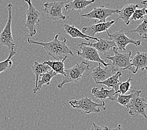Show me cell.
I'll list each match as a JSON object with an SVG mask.
<instances>
[{"instance_id":"obj_14","label":"cell","mask_w":147,"mask_h":130,"mask_svg":"<svg viewBox=\"0 0 147 130\" xmlns=\"http://www.w3.org/2000/svg\"><path fill=\"white\" fill-rule=\"evenodd\" d=\"M83 44L89 46L91 47L94 48L96 49L98 53H101V54L105 55L106 56L107 53H108L110 49L115 47V43L113 41H109L108 39L100 38L98 41L95 43H82Z\"/></svg>"},{"instance_id":"obj_13","label":"cell","mask_w":147,"mask_h":130,"mask_svg":"<svg viewBox=\"0 0 147 130\" xmlns=\"http://www.w3.org/2000/svg\"><path fill=\"white\" fill-rule=\"evenodd\" d=\"M116 20L107 21L105 23H98L95 25H92L86 27H83L82 29V33L87 36H91V37H94L96 33L106 32L108 33V29L111 26L115 24Z\"/></svg>"},{"instance_id":"obj_25","label":"cell","mask_w":147,"mask_h":130,"mask_svg":"<svg viewBox=\"0 0 147 130\" xmlns=\"http://www.w3.org/2000/svg\"><path fill=\"white\" fill-rule=\"evenodd\" d=\"M16 51H11L9 52V56L7 59L4 61L0 62V73L3 71H6L10 68L13 65V61L11 60V58L16 55Z\"/></svg>"},{"instance_id":"obj_4","label":"cell","mask_w":147,"mask_h":130,"mask_svg":"<svg viewBox=\"0 0 147 130\" xmlns=\"http://www.w3.org/2000/svg\"><path fill=\"white\" fill-rule=\"evenodd\" d=\"M69 103L73 108L81 109L86 114L101 113L100 108L104 110L106 109L105 101H102V103H97L88 97H83L79 100L72 99Z\"/></svg>"},{"instance_id":"obj_20","label":"cell","mask_w":147,"mask_h":130,"mask_svg":"<svg viewBox=\"0 0 147 130\" xmlns=\"http://www.w3.org/2000/svg\"><path fill=\"white\" fill-rule=\"evenodd\" d=\"M122 75L121 72L120 71H117L115 74L110 76L109 78L105 80L104 81L100 82L98 84L99 85H106L107 87L108 88H112L115 91V93L118 91L119 88V85L120 84L119 81V78L121 77Z\"/></svg>"},{"instance_id":"obj_30","label":"cell","mask_w":147,"mask_h":130,"mask_svg":"<svg viewBox=\"0 0 147 130\" xmlns=\"http://www.w3.org/2000/svg\"><path fill=\"white\" fill-rule=\"evenodd\" d=\"M108 130H124V129H123V128H122V126H121V125H118V126H117L116 128H114V129H110V128H108Z\"/></svg>"},{"instance_id":"obj_1","label":"cell","mask_w":147,"mask_h":130,"mask_svg":"<svg viewBox=\"0 0 147 130\" xmlns=\"http://www.w3.org/2000/svg\"><path fill=\"white\" fill-rule=\"evenodd\" d=\"M59 35L56 34L54 39L52 41L48 43L38 42L35 40L27 38V42L29 44H34L42 46L47 53L49 56H52L55 61H61L63 58H67L68 56H74L73 52L66 44V38L59 39Z\"/></svg>"},{"instance_id":"obj_27","label":"cell","mask_w":147,"mask_h":130,"mask_svg":"<svg viewBox=\"0 0 147 130\" xmlns=\"http://www.w3.org/2000/svg\"><path fill=\"white\" fill-rule=\"evenodd\" d=\"M132 80L131 78L129 77L128 79L125 82H120L119 85L118 90L116 92V94L119 95H125L126 92H128L131 88V81Z\"/></svg>"},{"instance_id":"obj_7","label":"cell","mask_w":147,"mask_h":130,"mask_svg":"<svg viewBox=\"0 0 147 130\" xmlns=\"http://www.w3.org/2000/svg\"><path fill=\"white\" fill-rule=\"evenodd\" d=\"M67 3V1H52L44 3L43 11L47 18L52 21L65 19L66 16L63 15L62 8Z\"/></svg>"},{"instance_id":"obj_19","label":"cell","mask_w":147,"mask_h":130,"mask_svg":"<svg viewBox=\"0 0 147 130\" xmlns=\"http://www.w3.org/2000/svg\"><path fill=\"white\" fill-rule=\"evenodd\" d=\"M95 0H72L71 2H68L65 5V9L66 11L77 10L81 12L84 10L87 6L94 3Z\"/></svg>"},{"instance_id":"obj_22","label":"cell","mask_w":147,"mask_h":130,"mask_svg":"<svg viewBox=\"0 0 147 130\" xmlns=\"http://www.w3.org/2000/svg\"><path fill=\"white\" fill-rule=\"evenodd\" d=\"M67 58H63L61 61H51L47 60L43 62L44 64L50 66L52 70L57 74H61L62 75H65V69H64V61Z\"/></svg>"},{"instance_id":"obj_9","label":"cell","mask_w":147,"mask_h":130,"mask_svg":"<svg viewBox=\"0 0 147 130\" xmlns=\"http://www.w3.org/2000/svg\"><path fill=\"white\" fill-rule=\"evenodd\" d=\"M79 49L77 50V55L82 58L89 60V61L97 62L100 64L104 65L105 67L110 65V63H106L104 60L100 58L99 53L96 49L91 47L89 46H87L81 43L79 45Z\"/></svg>"},{"instance_id":"obj_21","label":"cell","mask_w":147,"mask_h":130,"mask_svg":"<svg viewBox=\"0 0 147 130\" xmlns=\"http://www.w3.org/2000/svg\"><path fill=\"white\" fill-rule=\"evenodd\" d=\"M56 75L57 73L53 71V70H51V71L44 73V74H42L41 75V79L38 80L37 85H36V86L33 89V93H36L38 91H39L42 88L43 85H49L51 80Z\"/></svg>"},{"instance_id":"obj_18","label":"cell","mask_w":147,"mask_h":130,"mask_svg":"<svg viewBox=\"0 0 147 130\" xmlns=\"http://www.w3.org/2000/svg\"><path fill=\"white\" fill-rule=\"evenodd\" d=\"M63 30H64V32L66 34H67L73 38H80L88 40V41H90L91 39H94L96 40L97 41H98L99 39L96 37H91V36H87L84 34H83L79 29L76 28L74 26L69 25L68 24H66V23L63 24Z\"/></svg>"},{"instance_id":"obj_24","label":"cell","mask_w":147,"mask_h":130,"mask_svg":"<svg viewBox=\"0 0 147 130\" xmlns=\"http://www.w3.org/2000/svg\"><path fill=\"white\" fill-rule=\"evenodd\" d=\"M142 93V91L140 90H131L130 91V93L128 95H118V98H117L116 101L122 106H126L128 104V103L130 101L132 98L135 96H140V93Z\"/></svg>"},{"instance_id":"obj_2","label":"cell","mask_w":147,"mask_h":130,"mask_svg":"<svg viewBox=\"0 0 147 130\" xmlns=\"http://www.w3.org/2000/svg\"><path fill=\"white\" fill-rule=\"evenodd\" d=\"M113 51L115 53L114 56L106 55V58L111 60L112 63H110V66L116 69L117 71L122 70H129L133 74H136L135 69L131 66V52L128 51L126 53H119L116 47H113Z\"/></svg>"},{"instance_id":"obj_33","label":"cell","mask_w":147,"mask_h":130,"mask_svg":"<svg viewBox=\"0 0 147 130\" xmlns=\"http://www.w3.org/2000/svg\"><path fill=\"white\" fill-rule=\"evenodd\" d=\"M146 74H147V73H146Z\"/></svg>"},{"instance_id":"obj_17","label":"cell","mask_w":147,"mask_h":130,"mask_svg":"<svg viewBox=\"0 0 147 130\" xmlns=\"http://www.w3.org/2000/svg\"><path fill=\"white\" fill-rule=\"evenodd\" d=\"M138 8L139 6L136 4H128L124 6L121 10H119V18L121 19L126 26L129 25L131 17L135 10Z\"/></svg>"},{"instance_id":"obj_15","label":"cell","mask_w":147,"mask_h":130,"mask_svg":"<svg viewBox=\"0 0 147 130\" xmlns=\"http://www.w3.org/2000/svg\"><path fill=\"white\" fill-rule=\"evenodd\" d=\"M92 95L97 99H100L104 101L106 98H108L110 101H116L118 95H116L115 91L113 88L111 89H106L103 87L93 88L91 91Z\"/></svg>"},{"instance_id":"obj_29","label":"cell","mask_w":147,"mask_h":130,"mask_svg":"<svg viewBox=\"0 0 147 130\" xmlns=\"http://www.w3.org/2000/svg\"><path fill=\"white\" fill-rule=\"evenodd\" d=\"M108 128L106 126H100L93 123L90 130H108Z\"/></svg>"},{"instance_id":"obj_11","label":"cell","mask_w":147,"mask_h":130,"mask_svg":"<svg viewBox=\"0 0 147 130\" xmlns=\"http://www.w3.org/2000/svg\"><path fill=\"white\" fill-rule=\"evenodd\" d=\"M126 107L129 108L128 113L131 116L142 115L147 119L145 112V109L147 108V102L143 98L140 97V96H135L130 100Z\"/></svg>"},{"instance_id":"obj_26","label":"cell","mask_w":147,"mask_h":130,"mask_svg":"<svg viewBox=\"0 0 147 130\" xmlns=\"http://www.w3.org/2000/svg\"><path fill=\"white\" fill-rule=\"evenodd\" d=\"M128 33H136L139 36H147V17L144 18L142 23H140L136 29L130 30Z\"/></svg>"},{"instance_id":"obj_31","label":"cell","mask_w":147,"mask_h":130,"mask_svg":"<svg viewBox=\"0 0 147 130\" xmlns=\"http://www.w3.org/2000/svg\"><path fill=\"white\" fill-rule=\"evenodd\" d=\"M141 4L144 5V7L147 8V0H144V1H141Z\"/></svg>"},{"instance_id":"obj_8","label":"cell","mask_w":147,"mask_h":130,"mask_svg":"<svg viewBox=\"0 0 147 130\" xmlns=\"http://www.w3.org/2000/svg\"><path fill=\"white\" fill-rule=\"evenodd\" d=\"M107 34L111 40L115 42L116 49L121 50V51H126V46L129 44H133L136 46H139L141 45L140 40L135 41V40L129 38L123 29H120L118 31L112 33V34H110L109 33H107Z\"/></svg>"},{"instance_id":"obj_5","label":"cell","mask_w":147,"mask_h":130,"mask_svg":"<svg viewBox=\"0 0 147 130\" xmlns=\"http://www.w3.org/2000/svg\"><path fill=\"white\" fill-rule=\"evenodd\" d=\"M27 3L28 5V9L26 11V22L25 27L28 30L25 31L29 33L30 37H32L36 34V26H37L40 21V14L32 3V0H24Z\"/></svg>"},{"instance_id":"obj_12","label":"cell","mask_w":147,"mask_h":130,"mask_svg":"<svg viewBox=\"0 0 147 130\" xmlns=\"http://www.w3.org/2000/svg\"><path fill=\"white\" fill-rule=\"evenodd\" d=\"M117 72L111 66H106L105 68L101 67V64L99 63L98 66L92 70L91 77L94 79L96 84L104 81L105 80L109 78Z\"/></svg>"},{"instance_id":"obj_10","label":"cell","mask_w":147,"mask_h":130,"mask_svg":"<svg viewBox=\"0 0 147 130\" xmlns=\"http://www.w3.org/2000/svg\"><path fill=\"white\" fill-rule=\"evenodd\" d=\"M119 10L118 9H110L102 5L99 7H94L91 12L82 15L81 16L88 19H98V23H105L106 22V19L107 18L114 14H119Z\"/></svg>"},{"instance_id":"obj_28","label":"cell","mask_w":147,"mask_h":130,"mask_svg":"<svg viewBox=\"0 0 147 130\" xmlns=\"http://www.w3.org/2000/svg\"><path fill=\"white\" fill-rule=\"evenodd\" d=\"M147 15V8L143 7L142 9L137 8L134 13H133L131 17V20H143L145 18V16Z\"/></svg>"},{"instance_id":"obj_3","label":"cell","mask_w":147,"mask_h":130,"mask_svg":"<svg viewBox=\"0 0 147 130\" xmlns=\"http://www.w3.org/2000/svg\"><path fill=\"white\" fill-rule=\"evenodd\" d=\"M90 64L85 61L78 63L73 67L65 69V75L63 76L61 82L58 84L57 87L62 88L63 85L69 83H78L81 79L84 73L89 70Z\"/></svg>"},{"instance_id":"obj_6","label":"cell","mask_w":147,"mask_h":130,"mask_svg":"<svg viewBox=\"0 0 147 130\" xmlns=\"http://www.w3.org/2000/svg\"><path fill=\"white\" fill-rule=\"evenodd\" d=\"M13 5L11 3H9L7 6L8 11V17L7 22L6 23L5 28L0 33V45L7 46L9 52L16 51L15 43L13 41L12 31H11V21H12V10Z\"/></svg>"},{"instance_id":"obj_16","label":"cell","mask_w":147,"mask_h":130,"mask_svg":"<svg viewBox=\"0 0 147 130\" xmlns=\"http://www.w3.org/2000/svg\"><path fill=\"white\" fill-rule=\"evenodd\" d=\"M131 66L135 69V73L139 69L147 70V53L138 51L131 59Z\"/></svg>"},{"instance_id":"obj_23","label":"cell","mask_w":147,"mask_h":130,"mask_svg":"<svg viewBox=\"0 0 147 130\" xmlns=\"http://www.w3.org/2000/svg\"><path fill=\"white\" fill-rule=\"evenodd\" d=\"M32 69L33 73H34L36 76V81H35V87L37 85V83L38 81V77L41 76L42 74L48 72L51 69L50 66L47 65L44 63H40L37 61H35L34 64L32 66Z\"/></svg>"},{"instance_id":"obj_32","label":"cell","mask_w":147,"mask_h":130,"mask_svg":"<svg viewBox=\"0 0 147 130\" xmlns=\"http://www.w3.org/2000/svg\"><path fill=\"white\" fill-rule=\"evenodd\" d=\"M142 38L147 39V36H142Z\"/></svg>"}]
</instances>
